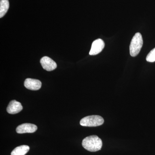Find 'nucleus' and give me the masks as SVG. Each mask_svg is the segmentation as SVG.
I'll use <instances>...</instances> for the list:
<instances>
[{"mask_svg":"<svg viewBox=\"0 0 155 155\" xmlns=\"http://www.w3.org/2000/svg\"><path fill=\"white\" fill-rule=\"evenodd\" d=\"M82 145L85 149L94 152L101 150L103 143L101 139L97 135H91L84 139Z\"/></svg>","mask_w":155,"mask_h":155,"instance_id":"1","label":"nucleus"},{"mask_svg":"<svg viewBox=\"0 0 155 155\" xmlns=\"http://www.w3.org/2000/svg\"><path fill=\"white\" fill-rule=\"evenodd\" d=\"M143 45V40L140 33H136L131 40L130 45V54L132 57H136L140 52Z\"/></svg>","mask_w":155,"mask_h":155,"instance_id":"2","label":"nucleus"},{"mask_svg":"<svg viewBox=\"0 0 155 155\" xmlns=\"http://www.w3.org/2000/svg\"><path fill=\"white\" fill-rule=\"evenodd\" d=\"M104 123L102 117L97 115L86 116L81 119L80 122L81 126L86 127H96L103 125Z\"/></svg>","mask_w":155,"mask_h":155,"instance_id":"3","label":"nucleus"},{"mask_svg":"<svg viewBox=\"0 0 155 155\" xmlns=\"http://www.w3.org/2000/svg\"><path fill=\"white\" fill-rule=\"evenodd\" d=\"M37 126L31 123H24L17 127L16 131L18 134L32 133L37 130Z\"/></svg>","mask_w":155,"mask_h":155,"instance_id":"4","label":"nucleus"},{"mask_svg":"<svg viewBox=\"0 0 155 155\" xmlns=\"http://www.w3.org/2000/svg\"><path fill=\"white\" fill-rule=\"evenodd\" d=\"M40 63L43 68L47 71H53L57 67L56 62L46 56L43 57L41 59Z\"/></svg>","mask_w":155,"mask_h":155,"instance_id":"5","label":"nucleus"},{"mask_svg":"<svg viewBox=\"0 0 155 155\" xmlns=\"http://www.w3.org/2000/svg\"><path fill=\"white\" fill-rule=\"evenodd\" d=\"M105 46V43L102 40L98 39L93 42L89 52L90 55H95L102 51Z\"/></svg>","mask_w":155,"mask_h":155,"instance_id":"6","label":"nucleus"},{"mask_svg":"<svg viewBox=\"0 0 155 155\" xmlns=\"http://www.w3.org/2000/svg\"><path fill=\"white\" fill-rule=\"evenodd\" d=\"M24 86L26 88L30 90H38L41 87V82L38 79L26 78L24 81Z\"/></svg>","mask_w":155,"mask_h":155,"instance_id":"7","label":"nucleus"},{"mask_svg":"<svg viewBox=\"0 0 155 155\" xmlns=\"http://www.w3.org/2000/svg\"><path fill=\"white\" fill-rule=\"evenodd\" d=\"M22 109L23 107L21 103L16 100H12L9 103L7 108V111L9 114H15L22 110Z\"/></svg>","mask_w":155,"mask_h":155,"instance_id":"8","label":"nucleus"},{"mask_svg":"<svg viewBox=\"0 0 155 155\" xmlns=\"http://www.w3.org/2000/svg\"><path fill=\"white\" fill-rule=\"evenodd\" d=\"M30 148L27 145H21L17 147L11 153V155H25L29 150Z\"/></svg>","mask_w":155,"mask_h":155,"instance_id":"9","label":"nucleus"},{"mask_svg":"<svg viewBox=\"0 0 155 155\" xmlns=\"http://www.w3.org/2000/svg\"><path fill=\"white\" fill-rule=\"evenodd\" d=\"M9 8L8 0L0 1V18H2L5 15Z\"/></svg>","mask_w":155,"mask_h":155,"instance_id":"10","label":"nucleus"},{"mask_svg":"<svg viewBox=\"0 0 155 155\" xmlns=\"http://www.w3.org/2000/svg\"><path fill=\"white\" fill-rule=\"evenodd\" d=\"M146 61L149 62H155V48L151 51L147 56Z\"/></svg>","mask_w":155,"mask_h":155,"instance_id":"11","label":"nucleus"}]
</instances>
